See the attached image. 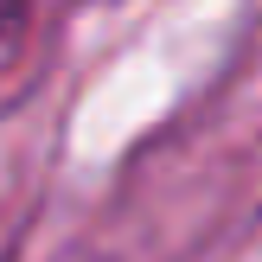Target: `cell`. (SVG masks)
Listing matches in <instances>:
<instances>
[]
</instances>
